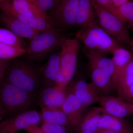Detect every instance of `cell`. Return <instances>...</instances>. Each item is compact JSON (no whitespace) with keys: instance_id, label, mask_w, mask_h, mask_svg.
I'll list each match as a JSON object with an SVG mask.
<instances>
[{"instance_id":"20","label":"cell","mask_w":133,"mask_h":133,"mask_svg":"<svg viewBox=\"0 0 133 133\" xmlns=\"http://www.w3.org/2000/svg\"><path fill=\"white\" fill-rule=\"evenodd\" d=\"M92 1L79 0L76 18V26L84 28L97 20Z\"/></svg>"},{"instance_id":"32","label":"cell","mask_w":133,"mask_h":133,"mask_svg":"<svg viewBox=\"0 0 133 133\" xmlns=\"http://www.w3.org/2000/svg\"><path fill=\"white\" fill-rule=\"evenodd\" d=\"M26 133H46L38 124H33L26 128L24 130Z\"/></svg>"},{"instance_id":"23","label":"cell","mask_w":133,"mask_h":133,"mask_svg":"<svg viewBox=\"0 0 133 133\" xmlns=\"http://www.w3.org/2000/svg\"><path fill=\"white\" fill-rule=\"evenodd\" d=\"M111 58L114 66V73L113 77L114 82L115 79L133 59V53L125 47H120L113 53Z\"/></svg>"},{"instance_id":"28","label":"cell","mask_w":133,"mask_h":133,"mask_svg":"<svg viewBox=\"0 0 133 133\" xmlns=\"http://www.w3.org/2000/svg\"><path fill=\"white\" fill-rule=\"evenodd\" d=\"M44 14L48 15L56 8L62 0H30Z\"/></svg>"},{"instance_id":"14","label":"cell","mask_w":133,"mask_h":133,"mask_svg":"<svg viewBox=\"0 0 133 133\" xmlns=\"http://www.w3.org/2000/svg\"><path fill=\"white\" fill-rule=\"evenodd\" d=\"M46 86L58 85L65 86L64 78L60 68L59 52L53 53L43 65V83Z\"/></svg>"},{"instance_id":"13","label":"cell","mask_w":133,"mask_h":133,"mask_svg":"<svg viewBox=\"0 0 133 133\" xmlns=\"http://www.w3.org/2000/svg\"><path fill=\"white\" fill-rule=\"evenodd\" d=\"M67 89L68 92L78 98L87 107L98 102L100 96L92 83H87L82 79L77 80L67 86Z\"/></svg>"},{"instance_id":"15","label":"cell","mask_w":133,"mask_h":133,"mask_svg":"<svg viewBox=\"0 0 133 133\" xmlns=\"http://www.w3.org/2000/svg\"><path fill=\"white\" fill-rule=\"evenodd\" d=\"M0 19L6 28L16 35L30 40L41 33L25 24L16 17L3 12H1Z\"/></svg>"},{"instance_id":"16","label":"cell","mask_w":133,"mask_h":133,"mask_svg":"<svg viewBox=\"0 0 133 133\" xmlns=\"http://www.w3.org/2000/svg\"><path fill=\"white\" fill-rule=\"evenodd\" d=\"M92 82L100 96L111 95L116 90L112 77L106 72L97 68H90Z\"/></svg>"},{"instance_id":"26","label":"cell","mask_w":133,"mask_h":133,"mask_svg":"<svg viewBox=\"0 0 133 133\" xmlns=\"http://www.w3.org/2000/svg\"><path fill=\"white\" fill-rule=\"evenodd\" d=\"M26 49L13 47L0 43V59L11 60L27 54Z\"/></svg>"},{"instance_id":"12","label":"cell","mask_w":133,"mask_h":133,"mask_svg":"<svg viewBox=\"0 0 133 133\" xmlns=\"http://www.w3.org/2000/svg\"><path fill=\"white\" fill-rule=\"evenodd\" d=\"M67 86L58 85L45 86L38 94L40 106L62 108L68 94Z\"/></svg>"},{"instance_id":"5","label":"cell","mask_w":133,"mask_h":133,"mask_svg":"<svg viewBox=\"0 0 133 133\" xmlns=\"http://www.w3.org/2000/svg\"><path fill=\"white\" fill-rule=\"evenodd\" d=\"M92 1L100 26L122 46H130L132 39L128 24L101 7L95 1Z\"/></svg>"},{"instance_id":"18","label":"cell","mask_w":133,"mask_h":133,"mask_svg":"<svg viewBox=\"0 0 133 133\" xmlns=\"http://www.w3.org/2000/svg\"><path fill=\"white\" fill-rule=\"evenodd\" d=\"M83 52L88 60L90 68H94L104 71L113 77L114 66L112 58L101 52L90 50L84 48Z\"/></svg>"},{"instance_id":"10","label":"cell","mask_w":133,"mask_h":133,"mask_svg":"<svg viewBox=\"0 0 133 133\" xmlns=\"http://www.w3.org/2000/svg\"><path fill=\"white\" fill-rule=\"evenodd\" d=\"M0 8L2 12L10 10L25 16L49 20L48 15L42 12L30 0H1Z\"/></svg>"},{"instance_id":"21","label":"cell","mask_w":133,"mask_h":133,"mask_svg":"<svg viewBox=\"0 0 133 133\" xmlns=\"http://www.w3.org/2000/svg\"><path fill=\"white\" fill-rule=\"evenodd\" d=\"M42 122L63 126L70 131L68 120L62 108L45 107L41 106Z\"/></svg>"},{"instance_id":"17","label":"cell","mask_w":133,"mask_h":133,"mask_svg":"<svg viewBox=\"0 0 133 133\" xmlns=\"http://www.w3.org/2000/svg\"><path fill=\"white\" fill-rule=\"evenodd\" d=\"M106 112L101 107H94L85 114L76 132L78 133H96L100 121Z\"/></svg>"},{"instance_id":"25","label":"cell","mask_w":133,"mask_h":133,"mask_svg":"<svg viewBox=\"0 0 133 133\" xmlns=\"http://www.w3.org/2000/svg\"><path fill=\"white\" fill-rule=\"evenodd\" d=\"M0 43L13 47L27 49L28 43L24 38L16 35L7 29H0Z\"/></svg>"},{"instance_id":"29","label":"cell","mask_w":133,"mask_h":133,"mask_svg":"<svg viewBox=\"0 0 133 133\" xmlns=\"http://www.w3.org/2000/svg\"><path fill=\"white\" fill-rule=\"evenodd\" d=\"M42 122L41 128L46 133H68V130L63 126Z\"/></svg>"},{"instance_id":"22","label":"cell","mask_w":133,"mask_h":133,"mask_svg":"<svg viewBox=\"0 0 133 133\" xmlns=\"http://www.w3.org/2000/svg\"><path fill=\"white\" fill-rule=\"evenodd\" d=\"M3 12L16 17L29 27L40 32L51 31L56 29L48 19L25 16L10 10Z\"/></svg>"},{"instance_id":"33","label":"cell","mask_w":133,"mask_h":133,"mask_svg":"<svg viewBox=\"0 0 133 133\" xmlns=\"http://www.w3.org/2000/svg\"><path fill=\"white\" fill-rule=\"evenodd\" d=\"M129 1V0H112V2L114 7L118 8Z\"/></svg>"},{"instance_id":"2","label":"cell","mask_w":133,"mask_h":133,"mask_svg":"<svg viewBox=\"0 0 133 133\" xmlns=\"http://www.w3.org/2000/svg\"><path fill=\"white\" fill-rule=\"evenodd\" d=\"M43 67L26 58H17L8 69L4 80L29 92H37L43 83Z\"/></svg>"},{"instance_id":"11","label":"cell","mask_w":133,"mask_h":133,"mask_svg":"<svg viewBox=\"0 0 133 133\" xmlns=\"http://www.w3.org/2000/svg\"><path fill=\"white\" fill-rule=\"evenodd\" d=\"M98 103L107 113L124 118L133 115V104L118 97L100 96Z\"/></svg>"},{"instance_id":"30","label":"cell","mask_w":133,"mask_h":133,"mask_svg":"<svg viewBox=\"0 0 133 133\" xmlns=\"http://www.w3.org/2000/svg\"><path fill=\"white\" fill-rule=\"evenodd\" d=\"M12 61L0 59V84L5 79L6 72Z\"/></svg>"},{"instance_id":"24","label":"cell","mask_w":133,"mask_h":133,"mask_svg":"<svg viewBox=\"0 0 133 133\" xmlns=\"http://www.w3.org/2000/svg\"><path fill=\"white\" fill-rule=\"evenodd\" d=\"M118 95L133 84V58L114 81Z\"/></svg>"},{"instance_id":"34","label":"cell","mask_w":133,"mask_h":133,"mask_svg":"<svg viewBox=\"0 0 133 133\" xmlns=\"http://www.w3.org/2000/svg\"><path fill=\"white\" fill-rule=\"evenodd\" d=\"M130 47H131V52L133 53V38L132 39V41L131 44H130Z\"/></svg>"},{"instance_id":"31","label":"cell","mask_w":133,"mask_h":133,"mask_svg":"<svg viewBox=\"0 0 133 133\" xmlns=\"http://www.w3.org/2000/svg\"><path fill=\"white\" fill-rule=\"evenodd\" d=\"M118 96L124 100L133 104V84Z\"/></svg>"},{"instance_id":"6","label":"cell","mask_w":133,"mask_h":133,"mask_svg":"<svg viewBox=\"0 0 133 133\" xmlns=\"http://www.w3.org/2000/svg\"><path fill=\"white\" fill-rule=\"evenodd\" d=\"M80 48V42L78 39L75 37H69L60 48V68L65 86L71 83L76 72L78 55Z\"/></svg>"},{"instance_id":"9","label":"cell","mask_w":133,"mask_h":133,"mask_svg":"<svg viewBox=\"0 0 133 133\" xmlns=\"http://www.w3.org/2000/svg\"><path fill=\"white\" fill-rule=\"evenodd\" d=\"M87 108L78 98L68 92L62 108L67 117L70 131H77Z\"/></svg>"},{"instance_id":"35","label":"cell","mask_w":133,"mask_h":133,"mask_svg":"<svg viewBox=\"0 0 133 133\" xmlns=\"http://www.w3.org/2000/svg\"><path fill=\"white\" fill-rule=\"evenodd\" d=\"M131 126H132V127L133 129V123L132 125H131Z\"/></svg>"},{"instance_id":"1","label":"cell","mask_w":133,"mask_h":133,"mask_svg":"<svg viewBox=\"0 0 133 133\" xmlns=\"http://www.w3.org/2000/svg\"><path fill=\"white\" fill-rule=\"evenodd\" d=\"M38 99L37 92H29L4 80L0 90L1 121L32 110Z\"/></svg>"},{"instance_id":"8","label":"cell","mask_w":133,"mask_h":133,"mask_svg":"<svg viewBox=\"0 0 133 133\" xmlns=\"http://www.w3.org/2000/svg\"><path fill=\"white\" fill-rule=\"evenodd\" d=\"M41 122V115L32 109L3 120L0 123V133H18L31 125Z\"/></svg>"},{"instance_id":"7","label":"cell","mask_w":133,"mask_h":133,"mask_svg":"<svg viewBox=\"0 0 133 133\" xmlns=\"http://www.w3.org/2000/svg\"><path fill=\"white\" fill-rule=\"evenodd\" d=\"M79 0H62L48 14V19L56 28L65 31L76 26Z\"/></svg>"},{"instance_id":"19","label":"cell","mask_w":133,"mask_h":133,"mask_svg":"<svg viewBox=\"0 0 133 133\" xmlns=\"http://www.w3.org/2000/svg\"><path fill=\"white\" fill-rule=\"evenodd\" d=\"M108 129L120 133H133L131 124L124 118L106 112L100 121L99 129Z\"/></svg>"},{"instance_id":"4","label":"cell","mask_w":133,"mask_h":133,"mask_svg":"<svg viewBox=\"0 0 133 133\" xmlns=\"http://www.w3.org/2000/svg\"><path fill=\"white\" fill-rule=\"evenodd\" d=\"M75 37L83 43L86 49L106 55L112 54L117 49L123 47L101 28L97 19L79 29Z\"/></svg>"},{"instance_id":"3","label":"cell","mask_w":133,"mask_h":133,"mask_svg":"<svg viewBox=\"0 0 133 133\" xmlns=\"http://www.w3.org/2000/svg\"><path fill=\"white\" fill-rule=\"evenodd\" d=\"M64 31L56 28L41 32L29 40L26 58L34 63H41L60 49L67 38Z\"/></svg>"},{"instance_id":"27","label":"cell","mask_w":133,"mask_h":133,"mask_svg":"<svg viewBox=\"0 0 133 133\" xmlns=\"http://www.w3.org/2000/svg\"><path fill=\"white\" fill-rule=\"evenodd\" d=\"M116 17L133 27V1H129L116 9Z\"/></svg>"}]
</instances>
